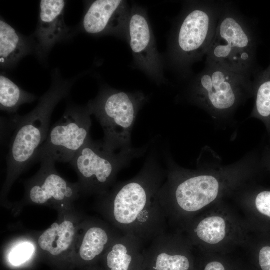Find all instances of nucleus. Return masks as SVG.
Listing matches in <instances>:
<instances>
[{"label": "nucleus", "mask_w": 270, "mask_h": 270, "mask_svg": "<svg viewBox=\"0 0 270 270\" xmlns=\"http://www.w3.org/2000/svg\"><path fill=\"white\" fill-rule=\"evenodd\" d=\"M254 106L250 117L262 121L270 136V64L252 79Z\"/></svg>", "instance_id": "6ab92c4d"}, {"label": "nucleus", "mask_w": 270, "mask_h": 270, "mask_svg": "<svg viewBox=\"0 0 270 270\" xmlns=\"http://www.w3.org/2000/svg\"><path fill=\"white\" fill-rule=\"evenodd\" d=\"M72 222L65 220L55 222L44 232L38 239L40 248L52 256H58L66 251L72 245L75 235Z\"/></svg>", "instance_id": "a211bd4d"}, {"label": "nucleus", "mask_w": 270, "mask_h": 270, "mask_svg": "<svg viewBox=\"0 0 270 270\" xmlns=\"http://www.w3.org/2000/svg\"><path fill=\"white\" fill-rule=\"evenodd\" d=\"M144 242L132 234H124L116 239L105 253L108 270H143Z\"/></svg>", "instance_id": "2eb2a0df"}, {"label": "nucleus", "mask_w": 270, "mask_h": 270, "mask_svg": "<svg viewBox=\"0 0 270 270\" xmlns=\"http://www.w3.org/2000/svg\"><path fill=\"white\" fill-rule=\"evenodd\" d=\"M36 96L25 91L3 72L0 75V108L2 111L15 114L19 107L31 103Z\"/></svg>", "instance_id": "aec40b11"}, {"label": "nucleus", "mask_w": 270, "mask_h": 270, "mask_svg": "<svg viewBox=\"0 0 270 270\" xmlns=\"http://www.w3.org/2000/svg\"><path fill=\"white\" fill-rule=\"evenodd\" d=\"M204 270H225L223 265L217 262H213L208 264Z\"/></svg>", "instance_id": "a878e982"}, {"label": "nucleus", "mask_w": 270, "mask_h": 270, "mask_svg": "<svg viewBox=\"0 0 270 270\" xmlns=\"http://www.w3.org/2000/svg\"><path fill=\"white\" fill-rule=\"evenodd\" d=\"M34 252V247L31 243H20L10 251L8 256L9 261L13 266L21 265L30 259Z\"/></svg>", "instance_id": "4be33fe9"}, {"label": "nucleus", "mask_w": 270, "mask_h": 270, "mask_svg": "<svg viewBox=\"0 0 270 270\" xmlns=\"http://www.w3.org/2000/svg\"><path fill=\"white\" fill-rule=\"evenodd\" d=\"M66 4L64 0L40 1L36 28L30 38L35 44V54L42 61L46 60L56 44L67 40L73 35L64 21Z\"/></svg>", "instance_id": "f8f14e48"}, {"label": "nucleus", "mask_w": 270, "mask_h": 270, "mask_svg": "<svg viewBox=\"0 0 270 270\" xmlns=\"http://www.w3.org/2000/svg\"><path fill=\"white\" fill-rule=\"evenodd\" d=\"M224 0H187L174 20L164 56L166 67L186 81L202 60L214 38Z\"/></svg>", "instance_id": "f03ea898"}, {"label": "nucleus", "mask_w": 270, "mask_h": 270, "mask_svg": "<svg viewBox=\"0 0 270 270\" xmlns=\"http://www.w3.org/2000/svg\"><path fill=\"white\" fill-rule=\"evenodd\" d=\"M34 43L17 31L2 17L0 20V66L10 69L26 56L35 54Z\"/></svg>", "instance_id": "dca6fc26"}, {"label": "nucleus", "mask_w": 270, "mask_h": 270, "mask_svg": "<svg viewBox=\"0 0 270 270\" xmlns=\"http://www.w3.org/2000/svg\"><path fill=\"white\" fill-rule=\"evenodd\" d=\"M262 166L270 170V147H266L261 154Z\"/></svg>", "instance_id": "393cba45"}, {"label": "nucleus", "mask_w": 270, "mask_h": 270, "mask_svg": "<svg viewBox=\"0 0 270 270\" xmlns=\"http://www.w3.org/2000/svg\"><path fill=\"white\" fill-rule=\"evenodd\" d=\"M148 98L142 93L126 92L108 86L102 87L98 96L86 104L104 132L102 141L113 152L127 150L136 116Z\"/></svg>", "instance_id": "423d86ee"}, {"label": "nucleus", "mask_w": 270, "mask_h": 270, "mask_svg": "<svg viewBox=\"0 0 270 270\" xmlns=\"http://www.w3.org/2000/svg\"><path fill=\"white\" fill-rule=\"evenodd\" d=\"M259 42L256 22L224 1L206 62L252 80L262 70L257 60Z\"/></svg>", "instance_id": "20e7f679"}, {"label": "nucleus", "mask_w": 270, "mask_h": 270, "mask_svg": "<svg viewBox=\"0 0 270 270\" xmlns=\"http://www.w3.org/2000/svg\"><path fill=\"white\" fill-rule=\"evenodd\" d=\"M131 6L124 0L87 2L79 30L94 36H112L127 42Z\"/></svg>", "instance_id": "9b49d317"}, {"label": "nucleus", "mask_w": 270, "mask_h": 270, "mask_svg": "<svg viewBox=\"0 0 270 270\" xmlns=\"http://www.w3.org/2000/svg\"><path fill=\"white\" fill-rule=\"evenodd\" d=\"M259 262L262 270H270V246H264L261 249Z\"/></svg>", "instance_id": "b1692460"}, {"label": "nucleus", "mask_w": 270, "mask_h": 270, "mask_svg": "<svg viewBox=\"0 0 270 270\" xmlns=\"http://www.w3.org/2000/svg\"><path fill=\"white\" fill-rule=\"evenodd\" d=\"M255 202L258 210L270 218V190L262 191L258 193Z\"/></svg>", "instance_id": "5701e85b"}, {"label": "nucleus", "mask_w": 270, "mask_h": 270, "mask_svg": "<svg viewBox=\"0 0 270 270\" xmlns=\"http://www.w3.org/2000/svg\"><path fill=\"white\" fill-rule=\"evenodd\" d=\"M166 174L156 156L150 155L136 176L102 195L106 214L124 234L146 242L165 233L166 218L157 196Z\"/></svg>", "instance_id": "f257e3e1"}, {"label": "nucleus", "mask_w": 270, "mask_h": 270, "mask_svg": "<svg viewBox=\"0 0 270 270\" xmlns=\"http://www.w3.org/2000/svg\"><path fill=\"white\" fill-rule=\"evenodd\" d=\"M40 162V169L28 189V196L32 202L42 204L51 200H68L76 196L78 187L68 182L56 172L54 160H45Z\"/></svg>", "instance_id": "ddd939ff"}, {"label": "nucleus", "mask_w": 270, "mask_h": 270, "mask_svg": "<svg viewBox=\"0 0 270 270\" xmlns=\"http://www.w3.org/2000/svg\"><path fill=\"white\" fill-rule=\"evenodd\" d=\"M119 236L100 224L92 223L85 230L78 246V253L84 261L90 262L104 252Z\"/></svg>", "instance_id": "f3484780"}, {"label": "nucleus", "mask_w": 270, "mask_h": 270, "mask_svg": "<svg viewBox=\"0 0 270 270\" xmlns=\"http://www.w3.org/2000/svg\"><path fill=\"white\" fill-rule=\"evenodd\" d=\"M182 96L218 123L231 120L237 109L253 98L252 80L212 62L186 80Z\"/></svg>", "instance_id": "39448f33"}, {"label": "nucleus", "mask_w": 270, "mask_h": 270, "mask_svg": "<svg viewBox=\"0 0 270 270\" xmlns=\"http://www.w3.org/2000/svg\"><path fill=\"white\" fill-rule=\"evenodd\" d=\"M175 244L165 233L154 238L148 248L144 250L143 270H189V258L176 253Z\"/></svg>", "instance_id": "4468645a"}, {"label": "nucleus", "mask_w": 270, "mask_h": 270, "mask_svg": "<svg viewBox=\"0 0 270 270\" xmlns=\"http://www.w3.org/2000/svg\"><path fill=\"white\" fill-rule=\"evenodd\" d=\"M127 42L134 67L156 84H166L164 58L158 50L146 10L134 3L131 6Z\"/></svg>", "instance_id": "9d476101"}, {"label": "nucleus", "mask_w": 270, "mask_h": 270, "mask_svg": "<svg viewBox=\"0 0 270 270\" xmlns=\"http://www.w3.org/2000/svg\"><path fill=\"white\" fill-rule=\"evenodd\" d=\"M194 232L202 240L210 244H216L225 237V221L220 216L209 217L200 222Z\"/></svg>", "instance_id": "412c9836"}, {"label": "nucleus", "mask_w": 270, "mask_h": 270, "mask_svg": "<svg viewBox=\"0 0 270 270\" xmlns=\"http://www.w3.org/2000/svg\"><path fill=\"white\" fill-rule=\"evenodd\" d=\"M148 148L147 144L140 148L113 152L102 142L94 141L90 136L70 163L78 174L82 188L102 196L114 184L118 172Z\"/></svg>", "instance_id": "0eeeda50"}, {"label": "nucleus", "mask_w": 270, "mask_h": 270, "mask_svg": "<svg viewBox=\"0 0 270 270\" xmlns=\"http://www.w3.org/2000/svg\"><path fill=\"white\" fill-rule=\"evenodd\" d=\"M50 89L40 98L37 106L30 113L12 116L14 133L6 156L8 184L34 162L36 154L49 132L50 117L58 103L70 94L78 76L62 78L54 70Z\"/></svg>", "instance_id": "7ed1b4c3"}, {"label": "nucleus", "mask_w": 270, "mask_h": 270, "mask_svg": "<svg viewBox=\"0 0 270 270\" xmlns=\"http://www.w3.org/2000/svg\"><path fill=\"white\" fill-rule=\"evenodd\" d=\"M167 179L158 193V198L166 218L177 206L184 212H197L217 198L220 188L218 180L210 174H187L184 177L176 164L168 158Z\"/></svg>", "instance_id": "6e6552de"}, {"label": "nucleus", "mask_w": 270, "mask_h": 270, "mask_svg": "<svg viewBox=\"0 0 270 270\" xmlns=\"http://www.w3.org/2000/svg\"><path fill=\"white\" fill-rule=\"evenodd\" d=\"M92 114L87 105L71 104L49 131L34 162L45 160L70 162L90 136Z\"/></svg>", "instance_id": "1a4fd4ad"}]
</instances>
